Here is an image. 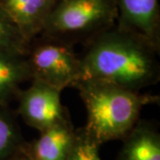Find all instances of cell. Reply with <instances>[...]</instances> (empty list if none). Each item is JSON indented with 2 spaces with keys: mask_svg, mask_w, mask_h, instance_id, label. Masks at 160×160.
<instances>
[{
  "mask_svg": "<svg viewBox=\"0 0 160 160\" xmlns=\"http://www.w3.org/2000/svg\"><path fill=\"white\" fill-rule=\"evenodd\" d=\"M16 112L9 105H0V160H6L23 149L25 141Z\"/></svg>",
  "mask_w": 160,
  "mask_h": 160,
  "instance_id": "11",
  "label": "cell"
},
{
  "mask_svg": "<svg viewBox=\"0 0 160 160\" xmlns=\"http://www.w3.org/2000/svg\"><path fill=\"white\" fill-rule=\"evenodd\" d=\"M59 0H0V5L29 44L45 29Z\"/></svg>",
  "mask_w": 160,
  "mask_h": 160,
  "instance_id": "7",
  "label": "cell"
},
{
  "mask_svg": "<svg viewBox=\"0 0 160 160\" xmlns=\"http://www.w3.org/2000/svg\"><path fill=\"white\" fill-rule=\"evenodd\" d=\"M29 87L21 90L16 114L28 126L39 132L63 122L69 121V113L62 104L61 92L38 80H31Z\"/></svg>",
  "mask_w": 160,
  "mask_h": 160,
  "instance_id": "5",
  "label": "cell"
},
{
  "mask_svg": "<svg viewBox=\"0 0 160 160\" xmlns=\"http://www.w3.org/2000/svg\"><path fill=\"white\" fill-rule=\"evenodd\" d=\"M159 52L142 37L115 25L85 46L79 80H102L141 92L159 81Z\"/></svg>",
  "mask_w": 160,
  "mask_h": 160,
  "instance_id": "1",
  "label": "cell"
},
{
  "mask_svg": "<svg viewBox=\"0 0 160 160\" xmlns=\"http://www.w3.org/2000/svg\"><path fill=\"white\" fill-rule=\"evenodd\" d=\"M87 112L83 128L101 146L123 140L138 122L142 109L159 102L158 95L142 93L96 79H80L75 86Z\"/></svg>",
  "mask_w": 160,
  "mask_h": 160,
  "instance_id": "2",
  "label": "cell"
},
{
  "mask_svg": "<svg viewBox=\"0 0 160 160\" xmlns=\"http://www.w3.org/2000/svg\"><path fill=\"white\" fill-rule=\"evenodd\" d=\"M39 132V137L23 147L29 160H68L77 134L71 120Z\"/></svg>",
  "mask_w": 160,
  "mask_h": 160,
  "instance_id": "8",
  "label": "cell"
},
{
  "mask_svg": "<svg viewBox=\"0 0 160 160\" xmlns=\"http://www.w3.org/2000/svg\"><path fill=\"white\" fill-rule=\"evenodd\" d=\"M117 19V0H59L40 35L86 46L113 28Z\"/></svg>",
  "mask_w": 160,
  "mask_h": 160,
  "instance_id": "3",
  "label": "cell"
},
{
  "mask_svg": "<svg viewBox=\"0 0 160 160\" xmlns=\"http://www.w3.org/2000/svg\"><path fill=\"white\" fill-rule=\"evenodd\" d=\"M31 80H38L60 91L73 87L80 78V56L74 46L39 35L30 41L26 53Z\"/></svg>",
  "mask_w": 160,
  "mask_h": 160,
  "instance_id": "4",
  "label": "cell"
},
{
  "mask_svg": "<svg viewBox=\"0 0 160 160\" xmlns=\"http://www.w3.org/2000/svg\"><path fill=\"white\" fill-rule=\"evenodd\" d=\"M100 145L82 127L77 130L76 140L68 160H102Z\"/></svg>",
  "mask_w": 160,
  "mask_h": 160,
  "instance_id": "13",
  "label": "cell"
},
{
  "mask_svg": "<svg viewBox=\"0 0 160 160\" xmlns=\"http://www.w3.org/2000/svg\"><path fill=\"white\" fill-rule=\"evenodd\" d=\"M29 44L0 5V50L26 56Z\"/></svg>",
  "mask_w": 160,
  "mask_h": 160,
  "instance_id": "12",
  "label": "cell"
},
{
  "mask_svg": "<svg viewBox=\"0 0 160 160\" xmlns=\"http://www.w3.org/2000/svg\"><path fill=\"white\" fill-rule=\"evenodd\" d=\"M31 81L26 57L0 50V105L17 99L22 85Z\"/></svg>",
  "mask_w": 160,
  "mask_h": 160,
  "instance_id": "10",
  "label": "cell"
},
{
  "mask_svg": "<svg viewBox=\"0 0 160 160\" xmlns=\"http://www.w3.org/2000/svg\"><path fill=\"white\" fill-rule=\"evenodd\" d=\"M116 26L142 37L160 49L158 0H117Z\"/></svg>",
  "mask_w": 160,
  "mask_h": 160,
  "instance_id": "6",
  "label": "cell"
},
{
  "mask_svg": "<svg viewBox=\"0 0 160 160\" xmlns=\"http://www.w3.org/2000/svg\"><path fill=\"white\" fill-rule=\"evenodd\" d=\"M6 160H29V158L26 156V154L24 153V151H23V149L20 151V152H18L17 154H15L14 156H12L10 158H8V159Z\"/></svg>",
  "mask_w": 160,
  "mask_h": 160,
  "instance_id": "14",
  "label": "cell"
},
{
  "mask_svg": "<svg viewBox=\"0 0 160 160\" xmlns=\"http://www.w3.org/2000/svg\"><path fill=\"white\" fill-rule=\"evenodd\" d=\"M123 140L118 160H160V134L149 122L138 120Z\"/></svg>",
  "mask_w": 160,
  "mask_h": 160,
  "instance_id": "9",
  "label": "cell"
}]
</instances>
